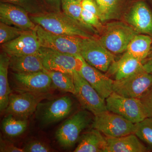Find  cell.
Returning a JSON list of instances; mask_svg holds the SVG:
<instances>
[{"mask_svg": "<svg viewBox=\"0 0 152 152\" xmlns=\"http://www.w3.org/2000/svg\"><path fill=\"white\" fill-rule=\"evenodd\" d=\"M31 19L35 24L54 34L83 38H95L92 34L64 12H57L42 14L33 16Z\"/></svg>", "mask_w": 152, "mask_h": 152, "instance_id": "cell-1", "label": "cell"}, {"mask_svg": "<svg viewBox=\"0 0 152 152\" xmlns=\"http://www.w3.org/2000/svg\"><path fill=\"white\" fill-rule=\"evenodd\" d=\"M98 39L101 44L114 54L125 52L129 44L139 33L122 22H113L104 26Z\"/></svg>", "mask_w": 152, "mask_h": 152, "instance_id": "cell-2", "label": "cell"}, {"mask_svg": "<svg viewBox=\"0 0 152 152\" xmlns=\"http://www.w3.org/2000/svg\"><path fill=\"white\" fill-rule=\"evenodd\" d=\"M92 122V118L88 111L77 112L60 126L56 133L57 142L64 148L75 145L80 134Z\"/></svg>", "mask_w": 152, "mask_h": 152, "instance_id": "cell-3", "label": "cell"}, {"mask_svg": "<svg viewBox=\"0 0 152 152\" xmlns=\"http://www.w3.org/2000/svg\"><path fill=\"white\" fill-rule=\"evenodd\" d=\"M92 127L107 137L116 138L134 133L136 124L108 111L94 116Z\"/></svg>", "mask_w": 152, "mask_h": 152, "instance_id": "cell-4", "label": "cell"}, {"mask_svg": "<svg viewBox=\"0 0 152 152\" xmlns=\"http://www.w3.org/2000/svg\"><path fill=\"white\" fill-rule=\"evenodd\" d=\"M107 110L120 115L134 124L148 117L140 99L126 97L113 92L106 99Z\"/></svg>", "mask_w": 152, "mask_h": 152, "instance_id": "cell-5", "label": "cell"}, {"mask_svg": "<svg viewBox=\"0 0 152 152\" xmlns=\"http://www.w3.org/2000/svg\"><path fill=\"white\" fill-rule=\"evenodd\" d=\"M38 54L45 69L72 76L75 72H78L81 62V56H75L44 47H40Z\"/></svg>", "mask_w": 152, "mask_h": 152, "instance_id": "cell-6", "label": "cell"}, {"mask_svg": "<svg viewBox=\"0 0 152 152\" xmlns=\"http://www.w3.org/2000/svg\"><path fill=\"white\" fill-rule=\"evenodd\" d=\"M34 30L37 35L41 47L70 54L75 56H81V44L83 38L54 34L45 30L38 25H36Z\"/></svg>", "mask_w": 152, "mask_h": 152, "instance_id": "cell-7", "label": "cell"}, {"mask_svg": "<svg viewBox=\"0 0 152 152\" xmlns=\"http://www.w3.org/2000/svg\"><path fill=\"white\" fill-rule=\"evenodd\" d=\"M152 88V75L143 69L126 78L114 80L113 91L126 97L140 99Z\"/></svg>", "mask_w": 152, "mask_h": 152, "instance_id": "cell-8", "label": "cell"}, {"mask_svg": "<svg viewBox=\"0 0 152 152\" xmlns=\"http://www.w3.org/2000/svg\"><path fill=\"white\" fill-rule=\"evenodd\" d=\"M75 96L83 108L96 115L107 111L106 101L77 72L73 74Z\"/></svg>", "mask_w": 152, "mask_h": 152, "instance_id": "cell-9", "label": "cell"}, {"mask_svg": "<svg viewBox=\"0 0 152 152\" xmlns=\"http://www.w3.org/2000/svg\"><path fill=\"white\" fill-rule=\"evenodd\" d=\"M80 54L90 65L104 72H107L110 66L115 61L114 54L96 38H83Z\"/></svg>", "mask_w": 152, "mask_h": 152, "instance_id": "cell-10", "label": "cell"}, {"mask_svg": "<svg viewBox=\"0 0 152 152\" xmlns=\"http://www.w3.org/2000/svg\"><path fill=\"white\" fill-rule=\"evenodd\" d=\"M72 101L67 96L38 105L35 112L37 118L43 126L53 124L65 118L72 110Z\"/></svg>", "mask_w": 152, "mask_h": 152, "instance_id": "cell-11", "label": "cell"}, {"mask_svg": "<svg viewBox=\"0 0 152 152\" xmlns=\"http://www.w3.org/2000/svg\"><path fill=\"white\" fill-rule=\"evenodd\" d=\"M46 96L28 92L11 93L5 113L18 118L27 119L36 112L39 103Z\"/></svg>", "mask_w": 152, "mask_h": 152, "instance_id": "cell-12", "label": "cell"}, {"mask_svg": "<svg viewBox=\"0 0 152 152\" xmlns=\"http://www.w3.org/2000/svg\"><path fill=\"white\" fill-rule=\"evenodd\" d=\"M13 77L18 91L46 95L52 86L51 79L45 71L31 73L14 72Z\"/></svg>", "mask_w": 152, "mask_h": 152, "instance_id": "cell-13", "label": "cell"}, {"mask_svg": "<svg viewBox=\"0 0 152 152\" xmlns=\"http://www.w3.org/2000/svg\"><path fill=\"white\" fill-rule=\"evenodd\" d=\"M1 45L3 51L10 56L38 54L41 47L35 30L25 31L15 39Z\"/></svg>", "mask_w": 152, "mask_h": 152, "instance_id": "cell-14", "label": "cell"}, {"mask_svg": "<svg viewBox=\"0 0 152 152\" xmlns=\"http://www.w3.org/2000/svg\"><path fill=\"white\" fill-rule=\"evenodd\" d=\"M80 66L78 72L87 81L104 99H106L113 91V80L99 70L90 65L81 57Z\"/></svg>", "mask_w": 152, "mask_h": 152, "instance_id": "cell-15", "label": "cell"}, {"mask_svg": "<svg viewBox=\"0 0 152 152\" xmlns=\"http://www.w3.org/2000/svg\"><path fill=\"white\" fill-rule=\"evenodd\" d=\"M125 20L139 34L152 37V13L142 1L136 2L125 16Z\"/></svg>", "mask_w": 152, "mask_h": 152, "instance_id": "cell-16", "label": "cell"}, {"mask_svg": "<svg viewBox=\"0 0 152 152\" xmlns=\"http://www.w3.org/2000/svg\"><path fill=\"white\" fill-rule=\"evenodd\" d=\"M0 20L24 31L34 30L37 25L28 17V11L20 6L8 3H1Z\"/></svg>", "mask_w": 152, "mask_h": 152, "instance_id": "cell-17", "label": "cell"}, {"mask_svg": "<svg viewBox=\"0 0 152 152\" xmlns=\"http://www.w3.org/2000/svg\"><path fill=\"white\" fill-rule=\"evenodd\" d=\"M143 69L142 61L125 52L119 59L113 63L107 72L108 75L114 76V80H119Z\"/></svg>", "mask_w": 152, "mask_h": 152, "instance_id": "cell-18", "label": "cell"}, {"mask_svg": "<svg viewBox=\"0 0 152 152\" xmlns=\"http://www.w3.org/2000/svg\"><path fill=\"white\" fill-rule=\"evenodd\" d=\"M106 152H145L148 149L134 133L119 137H106Z\"/></svg>", "mask_w": 152, "mask_h": 152, "instance_id": "cell-19", "label": "cell"}, {"mask_svg": "<svg viewBox=\"0 0 152 152\" xmlns=\"http://www.w3.org/2000/svg\"><path fill=\"white\" fill-rule=\"evenodd\" d=\"M10 68L18 73H31L46 70L38 54L11 56Z\"/></svg>", "mask_w": 152, "mask_h": 152, "instance_id": "cell-20", "label": "cell"}, {"mask_svg": "<svg viewBox=\"0 0 152 152\" xmlns=\"http://www.w3.org/2000/svg\"><path fill=\"white\" fill-rule=\"evenodd\" d=\"M107 142L102 133L93 129L82 136L74 152H106Z\"/></svg>", "mask_w": 152, "mask_h": 152, "instance_id": "cell-21", "label": "cell"}, {"mask_svg": "<svg viewBox=\"0 0 152 152\" xmlns=\"http://www.w3.org/2000/svg\"><path fill=\"white\" fill-rule=\"evenodd\" d=\"M10 56L3 52L0 55V110L4 112L9 103L11 94L8 74L10 67Z\"/></svg>", "mask_w": 152, "mask_h": 152, "instance_id": "cell-22", "label": "cell"}, {"mask_svg": "<svg viewBox=\"0 0 152 152\" xmlns=\"http://www.w3.org/2000/svg\"><path fill=\"white\" fill-rule=\"evenodd\" d=\"M100 11L102 23L116 20L121 16L126 0H95Z\"/></svg>", "mask_w": 152, "mask_h": 152, "instance_id": "cell-23", "label": "cell"}, {"mask_svg": "<svg viewBox=\"0 0 152 152\" xmlns=\"http://www.w3.org/2000/svg\"><path fill=\"white\" fill-rule=\"evenodd\" d=\"M152 45L151 36L139 34L131 41L126 52L143 61L148 55Z\"/></svg>", "mask_w": 152, "mask_h": 152, "instance_id": "cell-24", "label": "cell"}, {"mask_svg": "<svg viewBox=\"0 0 152 152\" xmlns=\"http://www.w3.org/2000/svg\"><path fill=\"white\" fill-rule=\"evenodd\" d=\"M82 0H62L61 6L63 12L77 22L83 27L91 34H97V31L88 26L83 21L81 17Z\"/></svg>", "mask_w": 152, "mask_h": 152, "instance_id": "cell-25", "label": "cell"}, {"mask_svg": "<svg viewBox=\"0 0 152 152\" xmlns=\"http://www.w3.org/2000/svg\"><path fill=\"white\" fill-rule=\"evenodd\" d=\"M45 72L50 77L53 88L61 92L75 94V88L72 75L61 72L46 69Z\"/></svg>", "mask_w": 152, "mask_h": 152, "instance_id": "cell-26", "label": "cell"}, {"mask_svg": "<svg viewBox=\"0 0 152 152\" xmlns=\"http://www.w3.org/2000/svg\"><path fill=\"white\" fill-rule=\"evenodd\" d=\"M27 119L18 118L11 115L4 118L2 122L3 132L8 137H15L22 134L28 127Z\"/></svg>", "mask_w": 152, "mask_h": 152, "instance_id": "cell-27", "label": "cell"}, {"mask_svg": "<svg viewBox=\"0 0 152 152\" xmlns=\"http://www.w3.org/2000/svg\"><path fill=\"white\" fill-rule=\"evenodd\" d=\"M134 134L142 142L152 148V117H148L136 124Z\"/></svg>", "mask_w": 152, "mask_h": 152, "instance_id": "cell-28", "label": "cell"}, {"mask_svg": "<svg viewBox=\"0 0 152 152\" xmlns=\"http://www.w3.org/2000/svg\"><path fill=\"white\" fill-rule=\"evenodd\" d=\"M24 30L0 22V43H6L15 39L24 32Z\"/></svg>", "mask_w": 152, "mask_h": 152, "instance_id": "cell-29", "label": "cell"}, {"mask_svg": "<svg viewBox=\"0 0 152 152\" xmlns=\"http://www.w3.org/2000/svg\"><path fill=\"white\" fill-rule=\"evenodd\" d=\"M81 17L82 20L86 24L94 28L98 32H102L104 26L97 16L82 9Z\"/></svg>", "mask_w": 152, "mask_h": 152, "instance_id": "cell-30", "label": "cell"}, {"mask_svg": "<svg viewBox=\"0 0 152 152\" xmlns=\"http://www.w3.org/2000/svg\"><path fill=\"white\" fill-rule=\"evenodd\" d=\"M24 152H49L51 151L50 147L39 141L30 142L23 148Z\"/></svg>", "mask_w": 152, "mask_h": 152, "instance_id": "cell-31", "label": "cell"}, {"mask_svg": "<svg viewBox=\"0 0 152 152\" xmlns=\"http://www.w3.org/2000/svg\"><path fill=\"white\" fill-rule=\"evenodd\" d=\"M2 2L10 3L23 8L27 11H31L37 5V0H1Z\"/></svg>", "mask_w": 152, "mask_h": 152, "instance_id": "cell-32", "label": "cell"}, {"mask_svg": "<svg viewBox=\"0 0 152 152\" xmlns=\"http://www.w3.org/2000/svg\"><path fill=\"white\" fill-rule=\"evenodd\" d=\"M81 5L82 9L95 14L99 18V10L95 0H82Z\"/></svg>", "mask_w": 152, "mask_h": 152, "instance_id": "cell-33", "label": "cell"}, {"mask_svg": "<svg viewBox=\"0 0 152 152\" xmlns=\"http://www.w3.org/2000/svg\"><path fill=\"white\" fill-rule=\"evenodd\" d=\"M149 117H152V88L140 99Z\"/></svg>", "mask_w": 152, "mask_h": 152, "instance_id": "cell-34", "label": "cell"}, {"mask_svg": "<svg viewBox=\"0 0 152 152\" xmlns=\"http://www.w3.org/2000/svg\"><path fill=\"white\" fill-rule=\"evenodd\" d=\"M1 152H24L23 148H18L13 144L1 138L0 142Z\"/></svg>", "mask_w": 152, "mask_h": 152, "instance_id": "cell-35", "label": "cell"}, {"mask_svg": "<svg viewBox=\"0 0 152 152\" xmlns=\"http://www.w3.org/2000/svg\"><path fill=\"white\" fill-rule=\"evenodd\" d=\"M142 67L144 70L152 75V45L148 55L142 61Z\"/></svg>", "mask_w": 152, "mask_h": 152, "instance_id": "cell-36", "label": "cell"}, {"mask_svg": "<svg viewBox=\"0 0 152 152\" xmlns=\"http://www.w3.org/2000/svg\"><path fill=\"white\" fill-rule=\"evenodd\" d=\"M48 5L50 6L58 11L60 10V7L61 5L62 0H45Z\"/></svg>", "mask_w": 152, "mask_h": 152, "instance_id": "cell-37", "label": "cell"}]
</instances>
